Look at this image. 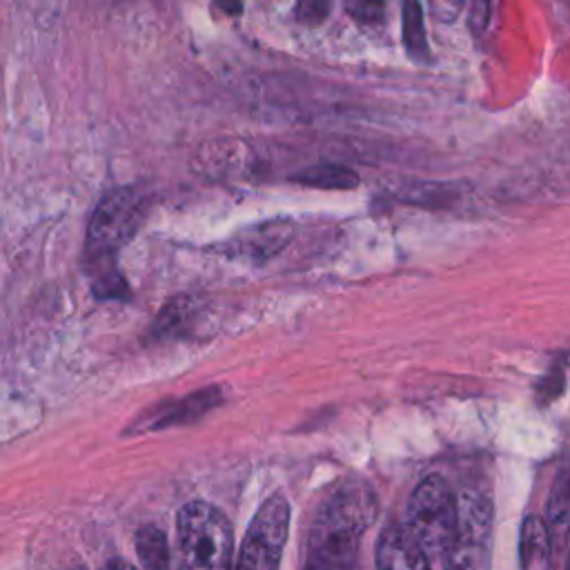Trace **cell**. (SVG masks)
Listing matches in <instances>:
<instances>
[{
	"mask_svg": "<svg viewBox=\"0 0 570 570\" xmlns=\"http://www.w3.org/2000/svg\"><path fill=\"white\" fill-rule=\"evenodd\" d=\"M178 570H234V530L223 510L189 501L176 519Z\"/></svg>",
	"mask_w": 570,
	"mask_h": 570,
	"instance_id": "6da1fadb",
	"label": "cell"
},
{
	"mask_svg": "<svg viewBox=\"0 0 570 570\" xmlns=\"http://www.w3.org/2000/svg\"><path fill=\"white\" fill-rule=\"evenodd\" d=\"M149 212V196L138 187H116L96 205L89 225L85 252L98 269L114 267L118 249H122L140 229Z\"/></svg>",
	"mask_w": 570,
	"mask_h": 570,
	"instance_id": "7a4b0ae2",
	"label": "cell"
},
{
	"mask_svg": "<svg viewBox=\"0 0 570 570\" xmlns=\"http://www.w3.org/2000/svg\"><path fill=\"white\" fill-rule=\"evenodd\" d=\"M456 501V528L443 552V570H490L492 503L476 490H465Z\"/></svg>",
	"mask_w": 570,
	"mask_h": 570,
	"instance_id": "3957f363",
	"label": "cell"
},
{
	"mask_svg": "<svg viewBox=\"0 0 570 570\" xmlns=\"http://www.w3.org/2000/svg\"><path fill=\"white\" fill-rule=\"evenodd\" d=\"M456 510L459 501L448 481L439 474H428L419 481L407 501L405 528L428 554H443L456 528Z\"/></svg>",
	"mask_w": 570,
	"mask_h": 570,
	"instance_id": "277c9868",
	"label": "cell"
},
{
	"mask_svg": "<svg viewBox=\"0 0 570 570\" xmlns=\"http://www.w3.org/2000/svg\"><path fill=\"white\" fill-rule=\"evenodd\" d=\"M289 514L285 494H269L252 517L234 570H278L289 532Z\"/></svg>",
	"mask_w": 570,
	"mask_h": 570,
	"instance_id": "5b68a950",
	"label": "cell"
},
{
	"mask_svg": "<svg viewBox=\"0 0 570 570\" xmlns=\"http://www.w3.org/2000/svg\"><path fill=\"white\" fill-rule=\"evenodd\" d=\"M358 532L314 519L305 570H354Z\"/></svg>",
	"mask_w": 570,
	"mask_h": 570,
	"instance_id": "8992f818",
	"label": "cell"
},
{
	"mask_svg": "<svg viewBox=\"0 0 570 570\" xmlns=\"http://www.w3.org/2000/svg\"><path fill=\"white\" fill-rule=\"evenodd\" d=\"M294 225L289 220H263L249 225L225 240L223 252L236 261L265 263L278 256L292 240Z\"/></svg>",
	"mask_w": 570,
	"mask_h": 570,
	"instance_id": "52a82bcc",
	"label": "cell"
},
{
	"mask_svg": "<svg viewBox=\"0 0 570 570\" xmlns=\"http://www.w3.org/2000/svg\"><path fill=\"white\" fill-rule=\"evenodd\" d=\"M376 570H432L430 557L405 523H392L376 543Z\"/></svg>",
	"mask_w": 570,
	"mask_h": 570,
	"instance_id": "ba28073f",
	"label": "cell"
},
{
	"mask_svg": "<svg viewBox=\"0 0 570 570\" xmlns=\"http://www.w3.org/2000/svg\"><path fill=\"white\" fill-rule=\"evenodd\" d=\"M220 403V390L218 387H207V390H198L185 399H178L174 403L160 405L154 414H149L147 430H160L165 425H176V423H191L198 416H203L205 412H209L214 405Z\"/></svg>",
	"mask_w": 570,
	"mask_h": 570,
	"instance_id": "9c48e42d",
	"label": "cell"
},
{
	"mask_svg": "<svg viewBox=\"0 0 570 570\" xmlns=\"http://www.w3.org/2000/svg\"><path fill=\"white\" fill-rule=\"evenodd\" d=\"M198 312H200V305L194 296L180 294L169 298L151 323V336L156 341H165V338H180L189 334L198 318Z\"/></svg>",
	"mask_w": 570,
	"mask_h": 570,
	"instance_id": "30bf717a",
	"label": "cell"
},
{
	"mask_svg": "<svg viewBox=\"0 0 570 570\" xmlns=\"http://www.w3.org/2000/svg\"><path fill=\"white\" fill-rule=\"evenodd\" d=\"M521 570H550L552 561V539L546 521L530 514L521 525L519 539Z\"/></svg>",
	"mask_w": 570,
	"mask_h": 570,
	"instance_id": "8fae6325",
	"label": "cell"
},
{
	"mask_svg": "<svg viewBox=\"0 0 570 570\" xmlns=\"http://www.w3.org/2000/svg\"><path fill=\"white\" fill-rule=\"evenodd\" d=\"M292 180L305 187L334 189V191H347L358 187V174L338 163H316V165L303 167L292 176Z\"/></svg>",
	"mask_w": 570,
	"mask_h": 570,
	"instance_id": "7c38bea8",
	"label": "cell"
},
{
	"mask_svg": "<svg viewBox=\"0 0 570 570\" xmlns=\"http://www.w3.org/2000/svg\"><path fill=\"white\" fill-rule=\"evenodd\" d=\"M401 38L405 45V51L416 62L430 60V47H428V33H425V20L423 9L419 0H401Z\"/></svg>",
	"mask_w": 570,
	"mask_h": 570,
	"instance_id": "4fadbf2b",
	"label": "cell"
},
{
	"mask_svg": "<svg viewBox=\"0 0 570 570\" xmlns=\"http://www.w3.org/2000/svg\"><path fill=\"white\" fill-rule=\"evenodd\" d=\"M548 525L550 539L554 534H566L570 525V465H563L552 483L548 499Z\"/></svg>",
	"mask_w": 570,
	"mask_h": 570,
	"instance_id": "5bb4252c",
	"label": "cell"
},
{
	"mask_svg": "<svg viewBox=\"0 0 570 570\" xmlns=\"http://www.w3.org/2000/svg\"><path fill=\"white\" fill-rule=\"evenodd\" d=\"M138 559L145 570H169V550L163 530L154 525H145L136 537Z\"/></svg>",
	"mask_w": 570,
	"mask_h": 570,
	"instance_id": "9a60e30c",
	"label": "cell"
},
{
	"mask_svg": "<svg viewBox=\"0 0 570 570\" xmlns=\"http://www.w3.org/2000/svg\"><path fill=\"white\" fill-rule=\"evenodd\" d=\"M345 11L361 24H379L385 18L387 0H343Z\"/></svg>",
	"mask_w": 570,
	"mask_h": 570,
	"instance_id": "2e32d148",
	"label": "cell"
},
{
	"mask_svg": "<svg viewBox=\"0 0 570 570\" xmlns=\"http://www.w3.org/2000/svg\"><path fill=\"white\" fill-rule=\"evenodd\" d=\"M330 11H332V0H296L294 4L296 20L309 27L325 22Z\"/></svg>",
	"mask_w": 570,
	"mask_h": 570,
	"instance_id": "e0dca14e",
	"label": "cell"
},
{
	"mask_svg": "<svg viewBox=\"0 0 570 570\" xmlns=\"http://www.w3.org/2000/svg\"><path fill=\"white\" fill-rule=\"evenodd\" d=\"M492 0H470V29L481 33L490 20Z\"/></svg>",
	"mask_w": 570,
	"mask_h": 570,
	"instance_id": "ac0fdd59",
	"label": "cell"
},
{
	"mask_svg": "<svg viewBox=\"0 0 570 570\" xmlns=\"http://www.w3.org/2000/svg\"><path fill=\"white\" fill-rule=\"evenodd\" d=\"M432 7L441 20H452L463 7V0H432Z\"/></svg>",
	"mask_w": 570,
	"mask_h": 570,
	"instance_id": "d6986e66",
	"label": "cell"
},
{
	"mask_svg": "<svg viewBox=\"0 0 570 570\" xmlns=\"http://www.w3.org/2000/svg\"><path fill=\"white\" fill-rule=\"evenodd\" d=\"M216 4H218L225 13H229V16L240 13V0H216Z\"/></svg>",
	"mask_w": 570,
	"mask_h": 570,
	"instance_id": "ffe728a7",
	"label": "cell"
},
{
	"mask_svg": "<svg viewBox=\"0 0 570 570\" xmlns=\"http://www.w3.org/2000/svg\"><path fill=\"white\" fill-rule=\"evenodd\" d=\"M102 570H136L131 563H127V561H122V559H111V561H107L105 566H102Z\"/></svg>",
	"mask_w": 570,
	"mask_h": 570,
	"instance_id": "44dd1931",
	"label": "cell"
},
{
	"mask_svg": "<svg viewBox=\"0 0 570 570\" xmlns=\"http://www.w3.org/2000/svg\"><path fill=\"white\" fill-rule=\"evenodd\" d=\"M568 570H570V557H568Z\"/></svg>",
	"mask_w": 570,
	"mask_h": 570,
	"instance_id": "7402d4cb",
	"label": "cell"
}]
</instances>
